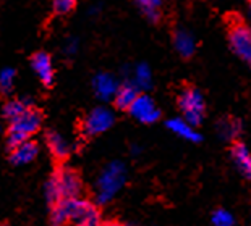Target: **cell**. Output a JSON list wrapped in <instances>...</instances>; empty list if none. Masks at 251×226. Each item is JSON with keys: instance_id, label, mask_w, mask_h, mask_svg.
Instances as JSON below:
<instances>
[{"instance_id": "1", "label": "cell", "mask_w": 251, "mask_h": 226, "mask_svg": "<svg viewBox=\"0 0 251 226\" xmlns=\"http://www.w3.org/2000/svg\"><path fill=\"white\" fill-rule=\"evenodd\" d=\"M52 226H63L73 222L76 226H100V212L93 202L79 197L62 199L54 203L50 215Z\"/></svg>"}, {"instance_id": "2", "label": "cell", "mask_w": 251, "mask_h": 226, "mask_svg": "<svg viewBox=\"0 0 251 226\" xmlns=\"http://www.w3.org/2000/svg\"><path fill=\"white\" fill-rule=\"evenodd\" d=\"M81 191V180L70 168H58L46 184V197L52 205L62 199L79 197Z\"/></svg>"}, {"instance_id": "3", "label": "cell", "mask_w": 251, "mask_h": 226, "mask_svg": "<svg viewBox=\"0 0 251 226\" xmlns=\"http://www.w3.org/2000/svg\"><path fill=\"white\" fill-rule=\"evenodd\" d=\"M126 182V168L122 161H110L96 181V201L100 205L109 203Z\"/></svg>"}, {"instance_id": "4", "label": "cell", "mask_w": 251, "mask_h": 226, "mask_svg": "<svg viewBox=\"0 0 251 226\" xmlns=\"http://www.w3.org/2000/svg\"><path fill=\"white\" fill-rule=\"evenodd\" d=\"M42 123V115L36 109H28L25 113H21L20 116L10 120L8 126V136L7 142L10 147H15L20 142L28 141L37 133V129L41 128Z\"/></svg>"}, {"instance_id": "5", "label": "cell", "mask_w": 251, "mask_h": 226, "mask_svg": "<svg viewBox=\"0 0 251 226\" xmlns=\"http://www.w3.org/2000/svg\"><path fill=\"white\" fill-rule=\"evenodd\" d=\"M178 107L181 112V118L186 120L195 128L201 125L206 113V102L202 94L196 88H185L178 95Z\"/></svg>"}, {"instance_id": "6", "label": "cell", "mask_w": 251, "mask_h": 226, "mask_svg": "<svg viewBox=\"0 0 251 226\" xmlns=\"http://www.w3.org/2000/svg\"><path fill=\"white\" fill-rule=\"evenodd\" d=\"M114 121H115V115L110 109H107V107H96L84 118L83 131L88 136H98V134H102L107 129H110Z\"/></svg>"}, {"instance_id": "7", "label": "cell", "mask_w": 251, "mask_h": 226, "mask_svg": "<svg viewBox=\"0 0 251 226\" xmlns=\"http://www.w3.org/2000/svg\"><path fill=\"white\" fill-rule=\"evenodd\" d=\"M128 112H130V115L135 120L144 123V125H152V123H156L161 118V110L156 105V102L146 94H138Z\"/></svg>"}, {"instance_id": "8", "label": "cell", "mask_w": 251, "mask_h": 226, "mask_svg": "<svg viewBox=\"0 0 251 226\" xmlns=\"http://www.w3.org/2000/svg\"><path fill=\"white\" fill-rule=\"evenodd\" d=\"M228 41L233 52L251 67V28L247 24H233L228 32Z\"/></svg>"}, {"instance_id": "9", "label": "cell", "mask_w": 251, "mask_h": 226, "mask_svg": "<svg viewBox=\"0 0 251 226\" xmlns=\"http://www.w3.org/2000/svg\"><path fill=\"white\" fill-rule=\"evenodd\" d=\"M119 81H117L110 73H98L93 79V89L98 99L107 102L114 99V95L119 89Z\"/></svg>"}, {"instance_id": "10", "label": "cell", "mask_w": 251, "mask_h": 226, "mask_svg": "<svg viewBox=\"0 0 251 226\" xmlns=\"http://www.w3.org/2000/svg\"><path fill=\"white\" fill-rule=\"evenodd\" d=\"M33 69L36 73V76L39 78V81L44 86H50L54 81V65H52V58L49 53L46 52H37L31 60Z\"/></svg>"}, {"instance_id": "11", "label": "cell", "mask_w": 251, "mask_h": 226, "mask_svg": "<svg viewBox=\"0 0 251 226\" xmlns=\"http://www.w3.org/2000/svg\"><path fill=\"white\" fill-rule=\"evenodd\" d=\"M37 154H39V147H37V144L34 141H31V139H28V141L20 142L18 145L12 147L10 160H12L13 165L23 166V165L31 163V161L37 157Z\"/></svg>"}, {"instance_id": "12", "label": "cell", "mask_w": 251, "mask_h": 226, "mask_svg": "<svg viewBox=\"0 0 251 226\" xmlns=\"http://www.w3.org/2000/svg\"><path fill=\"white\" fill-rule=\"evenodd\" d=\"M232 160L238 173L245 176L247 180H251V152L248 147L242 142L233 144L232 147Z\"/></svg>"}, {"instance_id": "13", "label": "cell", "mask_w": 251, "mask_h": 226, "mask_svg": "<svg viewBox=\"0 0 251 226\" xmlns=\"http://www.w3.org/2000/svg\"><path fill=\"white\" fill-rule=\"evenodd\" d=\"M174 47L181 57L188 58L196 50V41L193 34L186 29H177L174 34Z\"/></svg>"}, {"instance_id": "14", "label": "cell", "mask_w": 251, "mask_h": 226, "mask_svg": "<svg viewBox=\"0 0 251 226\" xmlns=\"http://www.w3.org/2000/svg\"><path fill=\"white\" fill-rule=\"evenodd\" d=\"M167 128L174 134H177L178 137L186 139V141L198 142L201 139V136L198 134L195 126L190 125V123L186 121V120H183V118H172V120H169L167 121Z\"/></svg>"}, {"instance_id": "15", "label": "cell", "mask_w": 251, "mask_h": 226, "mask_svg": "<svg viewBox=\"0 0 251 226\" xmlns=\"http://www.w3.org/2000/svg\"><path fill=\"white\" fill-rule=\"evenodd\" d=\"M140 94V90L135 84L131 83H125V84H120L119 89H117V92L114 95V102L117 105V109H122V110H128L130 109V105L135 102V99Z\"/></svg>"}, {"instance_id": "16", "label": "cell", "mask_w": 251, "mask_h": 226, "mask_svg": "<svg viewBox=\"0 0 251 226\" xmlns=\"http://www.w3.org/2000/svg\"><path fill=\"white\" fill-rule=\"evenodd\" d=\"M47 145H49V150L52 152V155L57 158H67L68 155H70V150H72L70 142L57 131H50L47 134Z\"/></svg>"}, {"instance_id": "17", "label": "cell", "mask_w": 251, "mask_h": 226, "mask_svg": "<svg viewBox=\"0 0 251 226\" xmlns=\"http://www.w3.org/2000/svg\"><path fill=\"white\" fill-rule=\"evenodd\" d=\"M131 83L136 86L138 90H148V89H151V86H152V73H151V68H149L146 63L136 65L135 69H133V81H131Z\"/></svg>"}, {"instance_id": "18", "label": "cell", "mask_w": 251, "mask_h": 226, "mask_svg": "<svg viewBox=\"0 0 251 226\" xmlns=\"http://www.w3.org/2000/svg\"><path fill=\"white\" fill-rule=\"evenodd\" d=\"M33 107V100L29 97H23V99H15L10 100L3 107V116L7 120H13V118L20 116L21 113H25L28 109Z\"/></svg>"}, {"instance_id": "19", "label": "cell", "mask_w": 251, "mask_h": 226, "mask_svg": "<svg viewBox=\"0 0 251 226\" xmlns=\"http://www.w3.org/2000/svg\"><path fill=\"white\" fill-rule=\"evenodd\" d=\"M138 7L141 8V12L146 15V18L152 23L161 18V5L162 0H135Z\"/></svg>"}, {"instance_id": "20", "label": "cell", "mask_w": 251, "mask_h": 226, "mask_svg": "<svg viewBox=\"0 0 251 226\" xmlns=\"http://www.w3.org/2000/svg\"><path fill=\"white\" fill-rule=\"evenodd\" d=\"M217 133H219V136L224 139V141H232L233 137H237L238 134H240L238 121L228 120V118H226V120H222V121H219Z\"/></svg>"}, {"instance_id": "21", "label": "cell", "mask_w": 251, "mask_h": 226, "mask_svg": "<svg viewBox=\"0 0 251 226\" xmlns=\"http://www.w3.org/2000/svg\"><path fill=\"white\" fill-rule=\"evenodd\" d=\"M211 222L214 226H233L235 225V218H233V215L228 212V210L217 208L216 212L212 213Z\"/></svg>"}, {"instance_id": "22", "label": "cell", "mask_w": 251, "mask_h": 226, "mask_svg": "<svg viewBox=\"0 0 251 226\" xmlns=\"http://www.w3.org/2000/svg\"><path fill=\"white\" fill-rule=\"evenodd\" d=\"M15 83V69L12 68H3L0 71V92L8 94L12 92Z\"/></svg>"}, {"instance_id": "23", "label": "cell", "mask_w": 251, "mask_h": 226, "mask_svg": "<svg viewBox=\"0 0 251 226\" xmlns=\"http://www.w3.org/2000/svg\"><path fill=\"white\" fill-rule=\"evenodd\" d=\"M78 0H52V8L57 15H67L75 8Z\"/></svg>"}, {"instance_id": "24", "label": "cell", "mask_w": 251, "mask_h": 226, "mask_svg": "<svg viewBox=\"0 0 251 226\" xmlns=\"http://www.w3.org/2000/svg\"><path fill=\"white\" fill-rule=\"evenodd\" d=\"M78 50V42L76 39H68L65 42V45H63V52L67 53V55H75Z\"/></svg>"}, {"instance_id": "25", "label": "cell", "mask_w": 251, "mask_h": 226, "mask_svg": "<svg viewBox=\"0 0 251 226\" xmlns=\"http://www.w3.org/2000/svg\"><path fill=\"white\" fill-rule=\"evenodd\" d=\"M100 226H122V225L117 222H105V223H100Z\"/></svg>"}, {"instance_id": "26", "label": "cell", "mask_w": 251, "mask_h": 226, "mask_svg": "<svg viewBox=\"0 0 251 226\" xmlns=\"http://www.w3.org/2000/svg\"><path fill=\"white\" fill-rule=\"evenodd\" d=\"M250 16H251V8H250Z\"/></svg>"}, {"instance_id": "27", "label": "cell", "mask_w": 251, "mask_h": 226, "mask_svg": "<svg viewBox=\"0 0 251 226\" xmlns=\"http://www.w3.org/2000/svg\"><path fill=\"white\" fill-rule=\"evenodd\" d=\"M250 2H251V0H250Z\"/></svg>"}, {"instance_id": "28", "label": "cell", "mask_w": 251, "mask_h": 226, "mask_svg": "<svg viewBox=\"0 0 251 226\" xmlns=\"http://www.w3.org/2000/svg\"><path fill=\"white\" fill-rule=\"evenodd\" d=\"M3 226H5V225H3Z\"/></svg>"}]
</instances>
